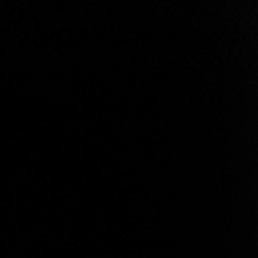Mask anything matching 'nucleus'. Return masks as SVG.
Instances as JSON below:
<instances>
[]
</instances>
